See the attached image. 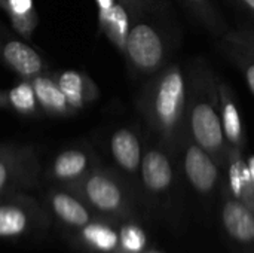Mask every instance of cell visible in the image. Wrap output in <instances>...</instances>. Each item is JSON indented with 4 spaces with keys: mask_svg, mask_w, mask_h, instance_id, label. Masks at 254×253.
<instances>
[{
    "mask_svg": "<svg viewBox=\"0 0 254 253\" xmlns=\"http://www.w3.org/2000/svg\"><path fill=\"white\" fill-rule=\"evenodd\" d=\"M137 107L149 134L159 140L171 155H179L188 131L186 119V73L179 63H168L147 78Z\"/></svg>",
    "mask_w": 254,
    "mask_h": 253,
    "instance_id": "6da1fadb",
    "label": "cell"
},
{
    "mask_svg": "<svg viewBox=\"0 0 254 253\" xmlns=\"http://www.w3.org/2000/svg\"><path fill=\"white\" fill-rule=\"evenodd\" d=\"M220 78L204 60H193L186 70V119L190 137L220 167L226 163V142L220 116Z\"/></svg>",
    "mask_w": 254,
    "mask_h": 253,
    "instance_id": "7a4b0ae2",
    "label": "cell"
},
{
    "mask_svg": "<svg viewBox=\"0 0 254 253\" xmlns=\"http://www.w3.org/2000/svg\"><path fill=\"white\" fill-rule=\"evenodd\" d=\"M159 1L141 0L125 39L124 54L137 76L149 78L171 63L179 39L168 9Z\"/></svg>",
    "mask_w": 254,
    "mask_h": 253,
    "instance_id": "3957f363",
    "label": "cell"
},
{
    "mask_svg": "<svg viewBox=\"0 0 254 253\" xmlns=\"http://www.w3.org/2000/svg\"><path fill=\"white\" fill-rule=\"evenodd\" d=\"M40 170L36 148L31 145H0V195L16 186L33 185Z\"/></svg>",
    "mask_w": 254,
    "mask_h": 253,
    "instance_id": "277c9868",
    "label": "cell"
},
{
    "mask_svg": "<svg viewBox=\"0 0 254 253\" xmlns=\"http://www.w3.org/2000/svg\"><path fill=\"white\" fill-rule=\"evenodd\" d=\"M179 155L183 161L185 174L193 189L199 194L213 192L220 180V166L189 133L183 139Z\"/></svg>",
    "mask_w": 254,
    "mask_h": 253,
    "instance_id": "5b68a950",
    "label": "cell"
},
{
    "mask_svg": "<svg viewBox=\"0 0 254 253\" xmlns=\"http://www.w3.org/2000/svg\"><path fill=\"white\" fill-rule=\"evenodd\" d=\"M79 195H83L95 209L115 213L125 206V194L121 183L106 170L94 169L76 185L70 186Z\"/></svg>",
    "mask_w": 254,
    "mask_h": 253,
    "instance_id": "8992f818",
    "label": "cell"
},
{
    "mask_svg": "<svg viewBox=\"0 0 254 253\" xmlns=\"http://www.w3.org/2000/svg\"><path fill=\"white\" fill-rule=\"evenodd\" d=\"M171 157L173 155L170 154V151L159 140L146 145L143 151L140 177L146 191H149L150 194L159 195L170 191V188L173 186L174 166Z\"/></svg>",
    "mask_w": 254,
    "mask_h": 253,
    "instance_id": "52a82bcc",
    "label": "cell"
},
{
    "mask_svg": "<svg viewBox=\"0 0 254 253\" xmlns=\"http://www.w3.org/2000/svg\"><path fill=\"white\" fill-rule=\"evenodd\" d=\"M0 63L12 70L19 79H33L46 72L43 57L24 40L0 34Z\"/></svg>",
    "mask_w": 254,
    "mask_h": 253,
    "instance_id": "ba28073f",
    "label": "cell"
},
{
    "mask_svg": "<svg viewBox=\"0 0 254 253\" xmlns=\"http://www.w3.org/2000/svg\"><path fill=\"white\" fill-rule=\"evenodd\" d=\"M94 161L95 155L89 148H65L55 155L51 164V174L55 180L73 186L95 169Z\"/></svg>",
    "mask_w": 254,
    "mask_h": 253,
    "instance_id": "9c48e42d",
    "label": "cell"
},
{
    "mask_svg": "<svg viewBox=\"0 0 254 253\" xmlns=\"http://www.w3.org/2000/svg\"><path fill=\"white\" fill-rule=\"evenodd\" d=\"M110 154L118 167L134 176L140 173L143 160L141 133L135 127H121L110 137Z\"/></svg>",
    "mask_w": 254,
    "mask_h": 253,
    "instance_id": "30bf717a",
    "label": "cell"
},
{
    "mask_svg": "<svg viewBox=\"0 0 254 253\" xmlns=\"http://www.w3.org/2000/svg\"><path fill=\"white\" fill-rule=\"evenodd\" d=\"M220 92V116L222 128L226 142V149L244 154L246 149V131L244 122L240 113V107L231 85L225 81H219Z\"/></svg>",
    "mask_w": 254,
    "mask_h": 253,
    "instance_id": "8fae6325",
    "label": "cell"
},
{
    "mask_svg": "<svg viewBox=\"0 0 254 253\" xmlns=\"http://www.w3.org/2000/svg\"><path fill=\"white\" fill-rule=\"evenodd\" d=\"M37 213L36 203L24 195L0 201V237L21 236L33 224Z\"/></svg>",
    "mask_w": 254,
    "mask_h": 253,
    "instance_id": "7c38bea8",
    "label": "cell"
},
{
    "mask_svg": "<svg viewBox=\"0 0 254 253\" xmlns=\"http://www.w3.org/2000/svg\"><path fill=\"white\" fill-rule=\"evenodd\" d=\"M54 76L63 94L65 95L73 113L85 109L100 95L95 82L83 72L63 70L60 73H54Z\"/></svg>",
    "mask_w": 254,
    "mask_h": 253,
    "instance_id": "4fadbf2b",
    "label": "cell"
},
{
    "mask_svg": "<svg viewBox=\"0 0 254 253\" xmlns=\"http://www.w3.org/2000/svg\"><path fill=\"white\" fill-rule=\"evenodd\" d=\"M34 92L40 106L46 115L51 116H70L73 113L65 95L57 84L54 73H42L31 79Z\"/></svg>",
    "mask_w": 254,
    "mask_h": 253,
    "instance_id": "5bb4252c",
    "label": "cell"
},
{
    "mask_svg": "<svg viewBox=\"0 0 254 253\" xmlns=\"http://www.w3.org/2000/svg\"><path fill=\"white\" fill-rule=\"evenodd\" d=\"M225 167L228 169L229 186L234 197L254 210V180L250 167L244 161L243 154L226 149Z\"/></svg>",
    "mask_w": 254,
    "mask_h": 253,
    "instance_id": "9a60e30c",
    "label": "cell"
},
{
    "mask_svg": "<svg viewBox=\"0 0 254 253\" xmlns=\"http://www.w3.org/2000/svg\"><path fill=\"white\" fill-rule=\"evenodd\" d=\"M223 224L231 237L238 242L250 243L254 240L253 210L234 195H228L223 204Z\"/></svg>",
    "mask_w": 254,
    "mask_h": 253,
    "instance_id": "2e32d148",
    "label": "cell"
},
{
    "mask_svg": "<svg viewBox=\"0 0 254 253\" xmlns=\"http://www.w3.org/2000/svg\"><path fill=\"white\" fill-rule=\"evenodd\" d=\"M0 9L19 37L25 40L33 37L39 24L34 0H0Z\"/></svg>",
    "mask_w": 254,
    "mask_h": 253,
    "instance_id": "e0dca14e",
    "label": "cell"
},
{
    "mask_svg": "<svg viewBox=\"0 0 254 253\" xmlns=\"http://www.w3.org/2000/svg\"><path fill=\"white\" fill-rule=\"evenodd\" d=\"M219 48L222 51V54L232 61L240 72L243 73L249 89L252 91L254 95V52L252 49H249L247 46H244L243 43H240L238 40L232 39L228 33L220 37L219 40Z\"/></svg>",
    "mask_w": 254,
    "mask_h": 253,
    "instance_id": "ac0fdd59",
    "label": "cell"
},
{
    "mask_svg": "<svg viewBox=\"0 0 254 253\" xmlns=\"http://www.w3.org/2000/svg\"><path fill=\"white\" fill-rule=\"evenodd\" d=\"M51 206L55 215L71 227H85L89 224V212L88 209L71 194L55 191L51 195Z\"/></svg>",
    "mask_w": 254,
    "mask_h": 253,
    "instance_id": "d6986e66",
    "label": "cell"
},
{
    "mask_svg": "<svg viewBox=\"0 0 254 253\" xmlns=\"http://www.w3.org/2000/svg\"><path fill=\"white\" fill-rule=\"evenodd\" d=\"M180 3L216 37L220 39L231 30L214 0H180Z\"/></svg>",
    "mask_w": 254,
    "mask_h": 253,
    "instance_id": "ffe728a7",
    "label": "cell"
},
{
    "mask_svg": "<svg viewBox=\"0 0 254 253\" xmlns=\"http://www.w3.org/2000/svg\"><path fill=\"white\" fill-rule=\"evenodd\" d=\"M9 109L21 116H34L40 106L34 92L31 79H19V82L7 91Z\"/></svg>",
    "mask_w": 254,
    "mask_h": 253,
    "instance_id": "44dd1931",
    "label": "cell"
},
{
    "mask_svg": "<svg viewBox=\"0 0 254 253\" xmlns=\"http://www.w3.org/2000/svg\"><path fill=\"white\" fill-rule=\"evenodd\" d=\"M83 228H85L83 230L85 240L89 245H92L95 249H100L103 252H109L118 243L116 234L112 230H109L107 227H104V225H100V224H88Z\"/></svg>",
    "mask_w": 254,
    "mask_h": 253,
    "instance_id": "7402d4cb",
    "label": "cell"
},
{
    "mask_svg": "<svg viewBox=\"0 0 254 253\" xmlns=\"http://www.w3.org/2000/svg\"><path fill=\"white\" fill-rule=\"evenodd\" d=\"M121 240H122V246L129 252H138L143 249L144 245V237L135 227H127L122 231Z\"/></svg>",
    "mask_w": 254,
    "mask_h": 253,
    "instance_id": "603a6c76",
    "label": "cell"
},
{
    "mask_svg": "<svg viewBox=\"0 0 254 253\" xmlns=\"http://www.w3.org/2000/svg\"><path fill=\"white\" fill-rule=\"evenodd\" d=\"M228 34L232 39L238 40L240 43H243L244 46H247L249 49H252L254 52V28H250V27L243 28L241 27L238 30H229Z\"/></svg>",
    "mask_w": 254,
    "mask_h": 253,
    "instance_id": "cb8c5ba5",
    "label": "cell"
},
{
    "mask_svg": "<svg viewBox=\"0 0 254 253\" xmlns=\"http://www.w3.org/2000/svg\"><path fill=\"white\" fill-rule=\"evenodd\" d=\"M97 4H98V12H100V19L104 18L109 10L113 7V4L116 3V0H95Z\"/></svg>",
    "mask_w": 254,
    "mask_h": 253,
    "instance_id": "d4e9b609",
    "label": "cell"
},
{
    "mask_svg": "<svg viewBox=\"0 0 254 253\" xmlns=\"http://www.w3.org/2000/svg\"><path fill=\"white\" fill-rule=\"evenodd\" d=\"M246 10H249L252 15H254V0H237Z\"/></svg>",
    "mask_w": 254,
    "mask_h": 253,
    "instance_id": "484cf974",
    "label": "cell"
},
{
    "mask_svg": "<svg viewBox=\"0 0 254 253\" xmlns=\"http://www.w3.org/2000/svg\"><path fill=\"white\" fill-rule=\"evenodd\" d=\"M9 109V103H7V91H1L0 89V110Z\"/></svg>",
    "mask_w": 254,
    "mask_h": 253,
    "instance_id": "4316f807",
    "label": "cell"
},
{
    "mask_svg": "<svg viewBox=\"0 0 254 253\" xmlns=\"http://www.w3.org/2000/svg\"><path fill=\"white\" fill-rule=\"evenodd\" d=\"M249 167H250V171H252V176H253L254 180V157H252V160H250V163H249Z\"/></svg>",
    "mask_w": 254,
    "mask_h": 253,
    "instance_id": "83f0119b",
    "label": "cell"
}]
</instances>
